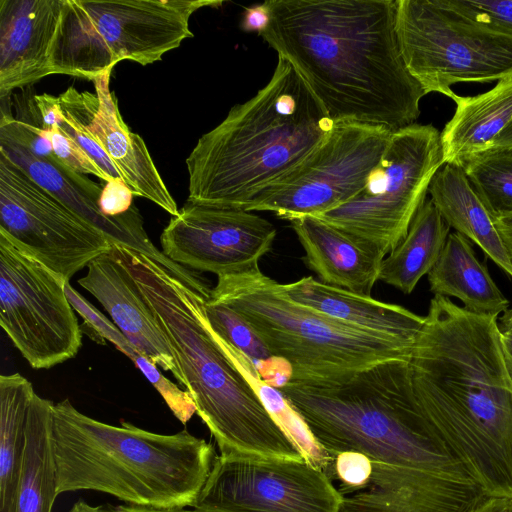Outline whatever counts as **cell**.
Wrapping results in <instances>:
<instances>
[{
	"label": "cell",
	"mask_w": 512,
	"mask_h": 512,
	"mask_svg": "<svg viewBox=\"0 0 512 512\" xmlns=\"http://www.w3.org/2000/svg\"><path fill=\"white\" fill-rule=\"evenodd\" d=\"M471 512H512V497H487Z\"/></svg>",
	"instance_id": "f35d334b"
},
{
	"label": "cell",
	"mask_w": 512,
	"mask_h": 512,
	"mask_svg": "<svg viewBox=\"0 0 512 512\" xmlns=\"http://www.w3.org/2000/svg\"><path fill=\"white\" fill-rule=\"evenodd\" d=\"M468 19L512 37V0H446Z\"/></svg>",
	"instance_id": "836d02e7"
},
{
	"label": "cell",
	"mask_w": 512,
	"mask_h": 512,
	"mask_svg": "<svg viewBox=\"0 0 512 512\" xmlns=\"http://www.w3.org/2000/svg\"><path fill=\"white\" fill-rule=\"evenodd\" d=\"M499 328L501 331L512 329V308L508 309L500 318Z\"/></svg>",
	"instance_id": "7bdbcfd3"
},
{
	"label": "cell",
	"mask_w": 512,
	"mask_h": 512,
	"mask_svg": "<svg viewBox=\"0 0 512 512\" xmlns=\"http://www.w3.org/2000/svg\"><path fill=\"white\" fill-rule=\"evenodd\" d=\"M343 494L305 458L216 456L195 512H339Z\"/></svg>",
	"instance_id": "5bb4252c"
},
{
	"label": "cell",
	"mask_w": 512,
	"mask_h": 512,
	"mask_svg": "<svg viewBox=\"0 0 512 512\" xmlns=\"http://www.w3.org/2000/svg\"><path fill=\"white\" fill-rule=\"evenodd\" d=\"M271 21V9L268 0L245 7L240 28L247 33L256 32L260 36L269 26Z\"/></svg>",
	"instance_id": "8d00e7d4"
},
{
	"label": "cell",
	"mask_w": 512,
	"mask_h": 512,
	"mask_svg": "<svg viewBox=\"0 0 512 512\" xmlns=\"http://www.w3.org/2000/svg\"><path fill=\"white\" fill-rule=\"evenodd\" d=\"M19 373L0 376V512H15L27 444V421L35 395Z\"/></svg>",
	"instance_id": "4316f807"
},
{
	"label": "cell",
	"mask_w": 512,
	"mask_h": 512,
	"mask_svg": "<svg viewBox=\"0 0 512 512\" xmlns=\"http://www.w3.org/2000/svg\"><path fill=\"white\" fill-rule=\"evenodd\" d=\"M63 0H0V98L50 72Z\"/></svg>",
	"instance_id": "ac0fdd59"
},
{
	"label": "cell",
	"mask_w": 512,
	"mask_h": 512,
	"mask_svg": "<svg viewBox=\"0 0 512 512\" xmlns=\"http://www.w3.org/2000/svg\"><path fill=\"white\" fill-rule=\"evenodd\" d=\"M66 282L0 232V325L34 369L61 364L82 346Z\"/></svg>",
	"instance_id": "7c38bea8"
},
{
	"label": "cell",
	"mask_w": 512,
	"mask_h": 512,
	"mask_svg": "<svg viewBox=\"0 0 512 512\" xmlns=\"http://www.w3.org/2000/svg\"><path fill=\"white\" fill-rule=\"evenodd\" d=\"M219 0H63L51 74L94 80L122 60L148 65L193 37L189 20Z\"/></svg>",
	"instance_id": "ba28073f"
},
{
	"label": "cell",
	"mask_w": 512,
	"mask_h": 512,
	"mask_svg": "<svg viewBox=\"0 0 512 512\" xmlns=\"http://www.w3.org/2000/svg\"><path fill=\"white\" fill-rule=\"evenodd\" d=\"M209 300L245 320L270 353L291 366L290 381H337L384 361L409 360L415 345L301 305L260 268L217 277Z\"/></svg>",
	"instance_id": "52a82bcc"
},
{
	"label": "cell",
	"mask_w": 512,
	"mask_h": 512,
	"mask_svg": "<svg viewBox=\"0 0 512 512\" xmlns=\"http://www.w3.org/2000/svg\"><path fill=\"white\" fill-rule=\"evenodd\" d=\"M152 309L220 455L304 458L218 343L205 300L151 258L116 245Z\"/></svg>",
	"instance_id": "277c9868"
},
{
	"label": "cell",
	"mask_w": 512,
	"mask_h": 512,
	"mask_svg": "<svg viewBox=\"0 0 512 512\" xmlns=\"http://www.w3.org/2000/svg\"><path fill=\"white\" fill-rule=\"evenodd\" d=\"M57 98L64 130L100 166L109 182H123L116 167L92 134L91 122L98 105L96 93L69 87Z\"/></svg>",
	"instance_id": "4dcf8cb0"
},
{
	"label": "cell",
	"mask_w": 512,
	"mask_h": 512,
	"mask_svg": "<svg viewBox=\"0 0 512 512\" xmlns=\"http://www.w3.org/2000/svg\"><path fill=\"white\" fill-rule=\"evenodd\" d=\"M409 366L435 433L488 496L512 497V382L497 316L435 295Z\"/></svg>",
	"instance_id": "7a4b0ae2"
},
{
	"label": "cell",
	"mask_w": 512,
	"mask_h": 512,
	"mask_svg": "<svg viewBox=\"0 0 512 512\" xmlns=\"http://www.w3.org/2000/svg\"><path fill=\"white\" fill-rule=\"evenodd\" d=\"M276 234L270 221L251 211L187 201L171 217L160 242L175 263L220 277L258 269Z\"/></svg>",
	"instance_id": "9a60e30c"
},
{
	"label": "cell",
	"mask_w": 512,
	"mask_h": 512,
	"mask_svg": "<svg viewBox=\"0 0 512 512\" xmlns=\"http://www.w3.org/2000/svg\"><path fill=\"white\" fill-rule=\"evenodd\" d=\"M409 360L384 361L337 381H289L278 390L334 459L357 451L372 461L480 485L422 413Z\"/></svg>",
	"instance_id": "5b68a950"
},
{
	"label": "cell",
	"mask_w": 512,
	"mask_h": 512,
	"mask_svg": "<svg viewBox=\"0 0 512 512\" xmlns=\"http://www.w3.org/2000/svg\"><path fill=\"white\" fill-rule=\"evenodd\" d=\"M450 227L430 199L422 204L408 233L381 264L379 280L410 294L437 262Z\"/></svg>",
	"instance_id": "d4e9b609"
},
{
	"label": "cell",
	"mask_w": 512,
	"mask_h": 512,
	"mask_svg": "<svg viewBox=\"0 0 512 512\" xmlns=\"http://www.w3.org/2000/svg\"><path fill=\"white\" fill-rule=\"evenodd\" d=\"M443 165L438 129L411 124L392 132L380 163L358 194L315 217L386 256L407 235Z\"/></svg>",
	"instance_id": "30bf717a"
},
{
	"label": "cell",
	"mask_w": 512,
	"mask_h": 512,
	"mask_svg": "<svg viewBox=\"0 0 512 512\" xmlns=\"http://www.w3.org/2000/svg\"><path fill=\"white\" fill-rule=\"evenodd\" d=\"M87 273L78 280L111 316L113 323L145 357L179 384L185 380L152 309L143 297L135 278L119 255L116 246L93 259Z\"/></svg>",
	"instance_id": "2e32d148"
},
{
	"label": "cell",
	"mask_w": 512,
	"mask_h": 512,
	"mask_svg": "<svg viewBox=\"0 0 512 512\" xmlns=\"http://www.w3.org/2000/svg\"><path fill=\"white\" fill-rule=\"evenodd\" d=\"M427 275L434 296L455 297L471 312L498 316L508 310L509 300L492 279L486 264L476 257L471 241L458 232L449 233Z\"/></svg>",
	"instance_id": "cb8c5ba5"
},
{
	"label": "cell",
	"mask_w": 512,
	"mask_h": 512,
	"mask_svg": "<svg viewBox=\"0 0 512 512\" xmlns=\"http://www.w3.org/2000/svg\"><path fill=\"white\" fill-rule=\"evenodd\" d=\"M396 31L405 64L426 95L452 99L454 84L512 74V37L468 19L446 0H397Z\"/></svg>",
	"instance_id": "9c48e42d"
},
{
	"label": "cell",
	"mask_w": 512,
	"mask_h": 512,
	"mask_svg": "<svg viewBox=\"0 0 512 512\" xmlns=\"http://www.w3.org/2000/svg\"><path fill=\"white\" fill-rule=\"evenodd\" d=\"M260 35L302 77L335 122L392 132L414 124L426 95L396 31L397 0H268Z\"/></svg>",
	"instance_id": "6da1fadb"
},
{
	"label": "cell",
	"mask_w": 512,
	"mask_h": 512,
	"mask_svg": "<svg viewBox=\"0 0 512 512\" xmlns=\"http://www.w3.org/2000/svg\"><path fill=\"white\" fill-rule=\"evenodd\" d=\"M205 313L213 331L245 355L255 368L274 357L248 323L227 306L207 300Z\"/></svg>",
	"instance_id": "1f68e13d"
},
{
	"label": "cell",
	"mask_w": 512,
	"mask_h": 512,
	"mask_svg": "<svg viewBox=\"0 0 512 512\" xmlns=\"http://www.w3.org/2000/svg\"><path fill=\"white\" fill-rule=\"evenodd\" d=\"M451 119L440 132L444 164L463 167L473 156L490 150L512 121V74L475 96L455 93Z\"/></svg>",
	"instance_id": "7402d4cb"
},
{
	"label": "cell",
	"mask_w": 512,
	"mask_h": 512,
	"mask_svg": "<svg viewBox=\"0 0 512 512\" xmlns=\"http://www.w3.org/2000/svg\"><path fill=\"white\" fill-rule=\"evenodd\" d=\"M0 232L66 281L113 245L1 152Z\"/></svg>",
	"instance_id": "4fadbf2b"
},
{
	"label": "cell",
	"mask_w": 512,
	"mask_h": 512,
	"mask_svg": "<svg viewBox=\"0 0 512 512\" xmlns=\"http://www.w3.org/2000/svg\"><path fill=\"white\" fill-rule=\"evenodd\" d=\"M54 403L35 393L27 421V444L18 485L15 512H52L57 493L51 445Z\"/></svg>",
	"instance_id": "484cf974"
},
{
	"label": "cell",
	"mask_w": 512,
	"mask_h": 512,
	"mask_svg": "<svg viewBox=\"0 0 512 512\" xmlns=\"http://www.w3.org/2000/svg\"><path fill=\"white\" fill-rule=\"evenodd\" d=\"M289 298L358 329L415 344L425 317L397 304L331 286L311 276L283 284Z\"/></svg>",
	"instance_id": "44dd1931"
},
{
	"label": "cell",
	"mask_w": 512,
	"mask_h": 512,
	"mask_svg": "<svg viewBox=\"0 0 512 512\" xmlns=\"http://www.w3.org/2000/svg\"><path fill=\"white\" fill-rule=\"evenodd\" d=\"M495 223L512 259V213L495 218Z\"/></svg>",
	"instance_id": "ab89813d"
},
{
	"label": "cell",
	"mask_w": 512,
	"mask_h": 512,
	"mask_svg": "<svg viewBox=\"0 0 512 512\" xmlns=\"http://www.w3.org/2000/svg\"><path fill=\"white\" fill-rule=\"evenodd\" d=\"M51 142L54 155L59 165L81 174H92L109 182L107 175L100 166L80 147V145L64 130L61 112L56 122L40 127Z\"/></svg>",
	"instance_id": "d6a6232c"
},
{
	"label": "cell",
	"mask_w": 512,
	"mask_h": 512,
	"mask_svg": "<svg viewBox=\"0 0 512 512\" xmlns=\"http://www.w3.org/2000/svg\"><path fill=\"white\" fill-rule=\"evenodd\" d=\"M392 131L340 121L294 170L250 199L242 209L292 220L318 216L352 199L380 163Z\"/></svg>",
	"instance_id": "8fae6325"
},
{
	"label": "cell",
	"mask_w": 512,
	"mask_h": 512,
	"mask_svg": "<svg viewBox=\"0 0 512 512\" xmlns=\"http://www.w3.org/2000/svg\"><path fill=\"white\" fill-rule=\"evenodd\" d=\"M372 463L368 485L344 495L339 512H471L490 497L478 484Z\"/></svg>",
	"instance_id": "e0dca14e"
},
{
	"label": "cell",
	"mask_w": 512,
	"mask_h": 512,
	"mask_svg": "<svg viewBox=\"0 0 512 512\" xmlns=\"http://www.w3.org/2000/svg\"><path fill=\"white\" fill-rule=\"evenodd\" d=\"M372 471V460L363 453L344 451L335 456L334 476L341 482L342 488L339 490L343 496L364 489L370 481Z\"/></svg>",
	"instance_id": "e575fe53"
},
{
	"label": "cell",
	"mask_w": 512,
	"mask_h": 512,
	"mask_svg": "<svg viewBox=\"0 0 512 512\" xmlns=\"http://www.w3.org/2000/svg\"><path fill=\"white\" fill-rule=\"evenodd\" d=\"M65 292L74 310L82 317L83 327L87 329L89 336L98 343L111 342L130 358L163 397L173 414L182 423H187L196 413V406L190 393L166 378L154 363L128 341L115 324L79 294L71 284L65 285Z\"/></svg>",
	"instance_id": "83f0119b"
},
{
	"label": "cell",
	"mask_w": 512,
	"mask_h": 512,
	"mask_svg": "<svg viewBox=\"0 0 512 512\" xmlns=\"http://www.w3.org/2000/svg\"><path fill=\"white\" fill-rule=\"evenodd\" d=\"M428 194L449 227L479 246L512 277V259L497 230L495 217L471 185L463 167L444 164L433 177Z\"/></svg>",
	"instance_id": "603a6c76"
},
{
	"label": "cell",
	"mask_w": 512,
	"mask_h": 512,
	"mask_svg": "<svg viewBox=\"0 0 512 512\" xmlns=\"http://www.w3.org/2000/svg\"><path fill=\"white\" fill-rule=\"evenodd\" d=\"M333 126L295 68L278 56L269 82L198 139L186 159L187 201L242 208L294 170Z\"/></svg>",
	"instance_id": "3957f363"
},
{
	"label": "cell",
	"mask_w": 512,
	"mask_h": 512,
	"mask_svg": "<svg viewBox=\"0 0 512 512\" xmlns=\"http://www.w3.org/2000/svg\"><path fill=\"white\" fill-rule=\"evenodd\" d=\"M68 512H195L194 510H188L185 508H155L139 505H91L86 501L79 499Z\"/></svg>",
	"instance_id": "74e56055"
},
{
	"label": "cell",
	"mask_w": 512,
	"mask_h": 512,
	"mask_svg": "<svg viewBox=\"0 0 512 512\" xmlns=\"http://www.w3.org/2000/svg\"><path fill=\"white\" fill-rule=\"evenodd\" d=\"M289 222L320 282L371 296L385 258L380 251L315 216Z\"/></svg>",
	"instance_id": "ffe728a7"
},
{
	"label": "cell",
	"mask_w": 512,
	"mask_h": 512,
	"mask_svg": "<svg viewBox=\"0 0 512 512\" xmlns=\"http://www.w3.org/2000/svg\"><path fill=\"white\" fill-rule=\"evenodd\" d=\"M491 149L512 150V121L495 140Z\"/></svg>",
	"instance_id": "b9f144b4"
},
{
	"label": "cell",
	"mask_w": 512,
	"mask_h": 512,
	"mask_svg": "<svg viewBox=\"0 0 512 512\" xmlns=\"http://www.w3.org/2000/svg\"><path fill=\"white\" fill-rule=\"evenodd\" d=\"M111 73L109 70L93 80L98 105L91 122L92 134L132 194L144 197L177 216V203L161 178L144 140L122 119L114 92L109 88Z\"/></svg>",
	"instance_id": "d6986e66"
},
{
	"label": "cell",
	"mask_w": 512,
	"mask_h": 512,
	"mask_svg": "<svg viewBox=\"0 0 512 512\" xmlns=\"http://www.w3.org/2000/svg\"><path fill=\"white\" fill-rule=\"evenodd\" d=\"M57 493L95 490L128 504L193 507L211 472L212 444L182 430L166 435L121 421L113 426L68 400L52 408Z\"/></svg>",
	"instance_id": "8992f818"
},
{
	"label": "cell",
	"mask_w": 512,
	"mask_h": 512,
	"mask_svg": "<svg viewBox=\"0 0 512 512\" xmlns=\"http://www.w3.org/2000/svg\"><path fill=\"white\" fill-rule=\"evenodd\" d=\"M463 169L495 218L512 213V150H487L470 158Z\"/></svg>",
	"instance_id": "f546056e"
},
{
	"label": "cell",
	"mask_w": 512,
	"mask_h": 512,
	"mask_svg": "<svg viewBox=\"0 0 512 512\" xmlns=\"http://www.w3.org/2000/svg\"><path fill=\"white\" fill-rule=\"evenodd\" d=\"M132 192L123 182H107L100 198V207L107 216L126 213L131 207Z\"/></svg>",
	"instance_id": "d590c367"
},
{
	"label": "cell",
	"mask_w": 512,
	"mask_h": 512,
	"mask_svg": "<svg viewBox=\"0 0 512 512\" xmlns=\"http://www.w3.org/2000/svg\"><path fill=\"white\" fill-rule=\"evenodd\" d=\"M216 336L220 346L253 385L267 410L302 456L322 469L330 478L333 477L334 458L318 443L297 410L277 388L261 379L255 366L245 355L230 346L217 334Z\"/></svg>",
	"instance_id": "f1b7e54d"
},
{
	"label": "cell",
	"mask_w": 512,
	"mask_h": 512,
	"mask_svg": "<svg viewBox=\"0 0 512 512\" xmlns=\"http://www.w3.org/2000/svg\"><path fill=\"white\" fill-rule=\"evenodd\" d=\"M501 344L507 373L512 382V329L501 331Z\"/></svg>",
	"instance_id": "60d3db41"
}]
</instances>
